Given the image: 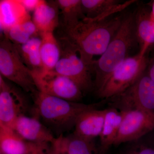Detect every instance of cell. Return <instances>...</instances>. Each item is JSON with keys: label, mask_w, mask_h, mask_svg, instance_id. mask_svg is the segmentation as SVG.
<instances>
[{"label": "cell", "mask_w": 154, "mask_h": 154, "mask_svg": "<svg viewBox=\"0 0 154 154\" xmlns=\"http://www.w3.org/2000/svg\"><path fill=\"white\" fill-rule=\"evenodd\" d=\"M59 8L56 1H41L33 11L32 21L40 34L54 32L59 25Z\"/></svg>", "instance_id": "9a60e30c"}, {"label": "cell", "mask_w": 154, "mask_h": 154, "mask_svg": "<svg viewBox=\"0 0 154 154\" xmlns=\"http://www.w3.org/2000/svg\"><path fill=\"white\" fill-rule=\"evenodd\" d=\"M13 129L23 139L32 143L51 144L56 139L36 117L25 114L18 117Z\"/></svg>", "instance_id": "8fae6325"}, {"label": "cell", "mask_w": 154, "mask_h": 154, "mask_svg": "<svg viewBox=\"0 0 154 154\" xmlns=\"http://www.w3.org/2000/svg\"><path fill=\"white\" fill-rule=\"evenodd\" d=\"M137 41L134 14L123 18L120 27L105 51L97 60H93L90 70L95 73L94 87L98 91L119 65L128 57Z\"/></svg>", "instance_id": "7a4b0ae2"}, {"label": "cell", "mask_w": 154, "mask_h": 154, "mask_svg": "<svg viewBox=\"0 0 154 154\" xmlns=\"http://www.w3.org/2000/svg\"><path fill=\"white\" fill-rule=\"evenodd\" d=\"M19 2L28 13L35 11L41 2V0H19Z\"/></svg>", "instance_id": "d4e9b609"}, {"label": "cell", "mask_w": 154, "mask_h": 154, "mask_svg": "<svg viewBox=\"0 0 154 154\" xmlns=\"http://www.w3.org/2000/svg\"><path fill=\"white\" fill-rule=\"evenodd\" d=\"M60 149L67 154H99V148L94 140H88L74 134L67 137L62 135Z\"/></svg>", "instance_id": "7402d4cb"}, {"label": "cell", "mask_w": 154, "mask_h": 154, "mask_svg": "<svg viewBox=\"0 0 154 154\" xmlns=\"http://www.w3.org/2000/svg\"><path fill=\"white\" fill-rule=\"evenodd\" d=\"M146 71L154 83V57L149 63Z\"/></svg>", "instance_id": "83f0119b"}, {"label": "cell", "mask_w": 154, "mask_h": 154, "mask_svg": "<svg viewBox=\"0 0 154 154\" xmlns=\"http://www.w3.org/2000/svg\"><path fill=\"white\" fill-rule=\"evenodd\" d=\"M0 73L33 96L38 91L32 72L23 62L15 44L3 33L0 41Z\"/></svg>", "instance_id": "5b68a950"}, {"label": "cell", "mask_w": 154, "mask_h": 154, "mask_svg": "<svg viewBox=\"0 0 154 154\" xmlns=\"http://www.w3.org/2000/svg\"><path fill=\"white\" fill-rule=\"evenodd\" d=\"M63 134L59 136L53 143L51 144L46 154H60V142Z\"/></svg>", "instance_id": "484cf974"}, {"label": "cell", "mask_w": 154, "mask_h": 154, "mask_svg": "<svg viewBox=\"0 0 154 154\" xmlns=\"http://www.w3.org/2000/svg\"><path fill=\"white\" fill-rule=\"evenodd\" d=\"M37 115L54 129L65 131L75 127L80 116L87 110L97 108L99 104L88 105L71 102L42 93L33 95Z\"/></svg>", "instance_id": "3957f363"}, {"label": "cell", "mask_w": 154, "mask_h": 154, "mask_svg": "<svg viewBox=\"0 0 154 154\" xmlns=\"http://www.w3.org/2000/svg\"><path fill=\"white\" fill-rule=\"evenodd\" d=\"M122 119V113L114 108L107 109L105 122L100 134L99 154H106L114 145Z\"/></svg>", "instance_id": "ac0fdd59"}, {"label": "cell", "mask_w": 154, "mask_h": 154, "mask_svg": "<svg viewBox=\"0 0 154 154\" xmlns=\"http://www.w3.org/2000/svg\"><path fill=\"white\" fill-rule=\"evenodd\" d=\"M2 33L15 45L23 44L33 37L40 36L31 19L16 25Z\"/></svg>", "instance_id": "603a6c76"}, {"label": "cell", "mask_w": 154, "mask_h": 154, "mask_svg": "<svg viewBox=\"0 0 154 154\" xmlns=\"http://www.w3.org/2000/svg\"><path fill=\"white\" fill-rule=\"evenodd\" d=\"M27 106L22 94L0 75V126L13 129L18 117L25 114Z\"/></svg>", "instance_id": "30bf717a"}, {"label": "cell", "mask_w": 154, "mask_h": 154, "mask_svg": "<svg viewBox=\"0 0 154 154\" xmlns=\"http://www.w3.org/2000/svg\"><path fill=\"white\" fill-rule=\"evenodd\" d=\"M134 18L136 37L140 46L139 53L145 56L149 48L154 45V20L149 10L143 6L139 7Z\"/></svg>", "instance_id": "4fadbf2b"}, {"label": "cell", "mask_w": 154, "mask_h": 154, "mask_svg": "<svg viewBox=\"0 0 154 154\" xmlns=\"http://www.w3.org/2000/svg\"><path fill=\"white\" fill-rule=\"evenodd\" d=\"M56 2L65 33L80 21L85 19L82 10L81 0H58Z\"/></svg>", "instance_id": "44dd1931"}, {"label": "cell", "mask_w": 154, "mask_h": 154, "mask_svg": "<svg viewBox=\"0 0 154 154\" xmlns=\"http://www.w3.org/2000/svg\"><path fill=\"white\" fill-rule=\"evenodd\" d=\"M41 36L31 38L22 45H15L17 51L24 63L33 74H41L42 65L40 56Z\"/></svg>", "instance_id": "ffe728a7"}, {"label": "cell", "mask_w": 154, "mask_h": 154, "mask_svg": "<svg viewBox=\"0 0 154 154\" xmlns=\"http://www.w3.org/2000/svg\"><path fill=\"white\" fill-rule=\"evenodd\" d=\"M148 62L146 56L138 53L128 57L116 66L97 92L99 98L110 99L135 83L146 70Z\"/></svg>", "instance_id": "277c9868"}, {"label": "cell", "mask_w": 154, "mask_h": 154, "mask_svg": "<svg viewBox=\"0 0 154 154\" xmlns=\"http://www.w3.org/2000/svg\"><path fill=\"white\" fill-rule=\"evenodd\" d=\"M60 46L59 60L54 71L73 81L83 94L94 87L91 70L80 57L77 48L66 36L57 39Z\"/></svg>", "instance_id": "8992f818"}, {"label": "cell", "mask_w": 154, "mask_h": 154, "mask_svg": "<svg viewBox=\"0 0 154 154\" xmlns=\"http://www.w3.org/2000/svg\"><path fill=\"white\" fill-rule=\"evenodd\" d=\"M51 144H41L30 154H46Z\"/></svg>", "instance_id": "4316f807"}, {"label": "cell", "mask_w": 154, "mask_h": 154, "mask_svg": "<svg viewBox=\"0 0 154 154\" xmlns=\"http://www.w3.org/2000/svg\"><path fill=\"white\" fill-rule=\"evenodd\" d=\"M121 112L122 119L113 146L137 140L154 131V112L139 110Z\"/></svg>", "instance_id": "ba28073f"}, {"label": "cell", "mask_w": 154, "mask_h": 154, "mask_svg": "<svg viewBox=\"0 0 154 154\" xmlns=\"http://www.w3.org/2000/svg\"><path fill=\"white\" fill-rule=\"evenodd\" d=\"M150 12L151 17L154 20V1L152 4L151 9L150 10Z\"/></svg>", "instance_id": "f1b7e54d"}, {"label": "cell", "mask_w": 154, "mask_h": 154, "mask_svg": "<svg viewBox=\"0 0 154 154\" xmlns=\"http://www.w3.org/2000/svg\"><path fill=\"white\" fill-rule=\"evenodd\" d=\"M135 2H122L118 0H81L83 14L86 18L102 20L123 10Z\"/></svg>", "instance_id": "5bb4252c"}, {"label": "cell", "mask_w": 154, "mask_h": 154, "mask_svg": "<svg viewBox=\"0 0 154 154\" xmlns=\"http://www.w3.org/2000/svg\"><path fill=\"white\" fill-rule=\"evenodd\" d=\"M40 144L27 141L12 128L0 126V154H30Z\"/></svg>", "instance_id": "2e32d148"}, {"label": "cell", "mask_w": 154, "mask_h": 154, "mask_svg": "<svg viewBox=\"0 0 154 154\" xmlns=\"http://www.w3.org/2000/svg\"><path fill=\"white\" fill-rule=\"evenodd\" d=\"M60 154H67L65 152H63L62 151H61V150L60 149Z\"/></svg>", "instance_id": "f546056e"}, {"label": "cell", "mask_w": 154, "mask_h": 154, "mask_svg": "<svg viewBox=\"0 0 154 154\" xmlns=\"http://www.w3.org/2000/svg\"><path fill=\"white\" fill-rule=\"evenodd\" d=\"M30 19L19 0L0 1V25L3 32Z\"/></svg>", "instance_id": "e0dca14e"}, {"label": "cell", "mask_w": 154, "mask_h": 154, "mask_svg": "<svg viewBox=\"0 0 154 154\" xmlns=\"http://www.w3.org/2000/svg\"><path fill=\"white\" fill-rule=\"evenodd\" d=\"M107 109L97 108L85 111L76 122L74 134L88 140H94L102 132Z\"/></svg>", "instance_id": "7c38bea8"}, {"label": "cell", "mask_w": 154, "mask_h": 154, "mask_svg": "<svg viewBox=\"0 0 154 154\" xmlns=\"http://www.w3.org/2000/svg\"><path fill=\"white\" fill-rule=\"evenodd\" d=\"M32 75L37 90L42 93L71 102H79L82 98V91L68 77L54 71Z\"/></svg>", "instance_id": "9c48e42d"}, {"label": "cell", "mask_w": 154, "mask_h": 154, "mask_svg": "<svg viewBox=\"0 0 154 154\" xmlns=\"http://www.w3.org/2000/svg\"><path fill=\"white\" fill-rule=\"evenodd\" d=\"M125 144L120 154H154V133Z\"/></svg>", "instance_id": "cb8c5ba5"}, {"label": "cell", "mask_w": 154, "mask_h": 154, "mask_svg": "<svg viewBox=\"0 0 154 154\" xmlns=\"http://www.w3.org/2000/svg\"><path fill=\"white\" fill-rule=\"evenodd\" d=\"M53 33L46 32L40 34L41 38L40 53L43 67L41 74L53 71L60 58V46Z\"/></svg>", "instance_id": "d6986e66"}, {"label": "cell", "mask_w": 154, "mask_h": 154, "mask_svg": "<svg viewBox=\"0 0 154 154\" xmlns=\"http://www.w3.org/2000/svg\"><path fill=\"white\" fill-rule=\"evenodd\" d=\"M121 111L139 110L154 112V83L146 70L132 86L110 98Z\"/></svg>", "instance_id": "52a82bcc"}, {"label": "cell", "mask_w": 154, "mask_h": 154, "mask_svg": "<svg viewBox=\"0 0 154 154\" xmlns=\"http://www.w3.org/2000/svg\"><path fill=\"white\" fill-rule=\"evenodd\" d=\"M123 19L121 17L100 20L85 18L66 33L65 36L75 45L80 57L90 69L94 56L104 52Z\"/></svg>", "instance_id": "6da1fadb"}]
</instances>
